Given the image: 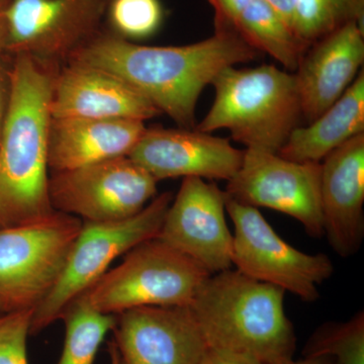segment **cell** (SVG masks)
Returning <instances> with one entry per match:
<instances>
[{
    "instance_id": "1",
    "label": "cell",
    "mask_w": 364,
    "mask_h": 364,
    "mask_svg": "<svg viewBox=\"0 0 364 364\" xmlns=\"http://www.w3.org/2000/svg\"><path fill=\"white\" fill-rule=\"evenodd\" d=\"M260 54L233 28H215L212 37L200 42L165 47L139 45L100 31L68 62L111 72L179 128L195 129L203 90L224 69L254 61Z\"/></svg>"
},
{
    "instance_id": "2",
    "label": "cell",
    "mask_w": 364,
    "mask_h": 364,
    "mask_svg": "<svg viewBox=\"0 0 364 364\" xmlns=\"http://www.w3.org/2000/svg\"><path fill=\"white\" fill-rule=\"evenodd\" d=\"M9 107L0 134V219L16 226L51 215L49 131L57 72L14 55Z\"/></svg>"
},
{
    "instance_id": "3",
    "label": "cell",
    "mask_w": 364,
    "mask_h": 364,
    "mask_svg": "<svg viewBox=\"0 0 364 364\" xmlns=\"http://www.w3.org/2000/svg\"><path fill=\"white\" fill-rule=\"evenodd\" d=\"M286 291L230 268L205 279L189 306L210 348L250 354L267 364L294 360L296 338Z\"/></svg>"
},
{
    "instance_id": "4",
    "label": "cell",
    "mask_w": 364,
    "mask_h": 364,
    "mask_svg": "<svg viewBox=\"0 0 364 364\" xmlns=\"http://www.w3.org/2000/svg\"><path fill=\"white\" fill-rule=\"evenodd\" d=\"M215 100L196 130H228L246 146L279 153L298 128L301 100L294 73L274 65L228 67L213 81Z\"/></svg>"
},
{
    "instance_id": "5",
    "label": "cell",
    "mask_w": 364,
    "mask_h": 364,
    "mask_svg": "<svg viewBox=\"0 0 364 364\" xmlns=\"http://www.w3.org/2000/svg\"><path fill=\"white\" fill-rule=\"evenodd\" d=\"M210 275L188 256L153 238L124 254L122 263L73 301L112 316L141 306H191Z\"/></svg>"
},
{
    "instance_id": "6",
    "label": "cell",
    "mask_w": 364,
    "mask_h": 364,
    "mask_svg": "<svg viewBox=\"0 0 364 364\" xmlns=\"http://www.w3.org/2000/svg\"><path fill=\"white\" fill-rule=\"evenodd\" d=\"M172 200L173 195L167 191L128 219L83 222L59 279L33 310L30 335L39 334L60 320L67 306L102 277L117 257L156 238Z\"/></svg>"
},
{
    "instance_id": "7",
    "label": "cell",
    "mask_w": 364,
    "mask_h": 364,
    "mask_svg": "<svg viewBox=\"0 0 364 364\" xmlns=\"http://www.w3.org/2000/svg\"><path fill=\"white\" fill-rule=\"evenodd\" d=\"M83 222L54 210L0 228V314L35 310L56 284Z\"/></svg>"
},
{
    "instance_id": "8",
    "label": "cell",
    "mask_w": 364,
    "mask_h": 364,
    "mask_svg": "<svg viewBox=\"0 0 364 364\" xmlns=\"http://www.w3.org/2000/svg\"><path fill=\"white\" fill-rule=\"evenodd\" d=\"M226 212L234 225L232 263L235 269L280 287L303 301H317L318 287L334 272L327 255L305 253L289 245L257 208L227 198Z\"/></svg>"
},
{
    "instance_id": "9",
    "label": "cell",
    "mask_w": 364,
    "mask_h": 364,
    "mask_svg": "<svg viewBox=\"0 0 364 364\" xmlns=\"http://www.w3.org/2000/svg\"><path fill=\"white\" fill-rule=\"evenodd\" d=\"M158 181L129 156L52 172L53 210L82 222L121 221L140 213L157 195Z\"/></svg>"
},
{
    "instance_id": "10",
    "label": "cell",
    "mask_w": 364,
    "mask_h": 364,
    "mask_svg": "<svg viewBox=\"0 0 364 364\" xmlns=\"http://www.w3.org/2000/svg\"><path fill=\"white\" fill-rule=\"evenodd\" d=\"M107 0H9L6 52L55 67L100 32Z\"/></svg>"
},
{
    "instance_id": "11",
    "label": "cell",
    "mask_w": 364,
    "mask_h": 364,
    "mask_svg": "<svg viewBox=\"0 0 364 364\" xmlns=\"http://www.w3.org/2000/svg\"><path fill=\"white\" fill-rule=\"evenodd\" d=\"M321 163L296 162L277 153L244 150L243 162L228 181V198L254 208H272L301 223L314 238L324 235Z\"/></svg>"
},
{
    "instance_id": "12",
    "label": "cell",
    "mask_w": 364,
    "mask_h": 364,
    "mask_svg": "<svg viewBox=\"0 0 364 364\" xmlns=\"http://www.w3.org/2000/svg\"><path fill=\"white\" fill-rule=\"evenodd\" d=\"M227 193L200 177H184L156 238L210 274L233 267V235L226 221Z\"/></svg>"
},
{
    "instance_id": "13",
    "label": "cell",
    "mask_w": 364,
    "mask_h": 364,
    "mask_svg": "<svg viewBox=\"0 0 364 364\" xmlns=\"http://www.w3.org/2000/svg\"><path fill=\"white\" fill-rule=\"evenodd\" d=\"M112 332L117 364H200L208 349L189 306L124 311Z\"/></svg>"
},
{
    "instance_id": "14",
    "label": "cell",
    "mask_w": 364,
    "mask_h": 364,
    "mask_svg": "<svg viewBox=\"0 0 364 364\" xmlns=\"http://www.w3.org/2000/svg\"><path fill=\"white\" fill-rule=\"evenodd\" d=\"M129 157L157 181L177 177L231 181L240 169L244 150L196 129L146 128Z\"/></svg>"
},
{
    "instance_id": "15",
    "label": "cell",
    "mask_w": 364,
    "mask_h": 364,
    "mask_svg": "<svg viewBox=\"0 0 364 364\" xmlns=\"http://www.w3.org/2000/svg\"><path fill=\"white\" fill-rule=\"evenodd\" d=\"M320 191L324 235L335 252L350 257L364 237V133L321 161Z\"/></svg>"
},
{
    "instance_id": "16",
    "label": "cell",
    "mask_w": 364,
    "mask_h": 364,
    "mask_svg": "<svg viewBox=\"0 0 364 364\" xmlns=\"http://www.w3.org/2000/svg\"><path fill=\"white\" fill-rule=\"evenodd\" d=\"M50 109L52 117L141 122L161 114L119 76L76 62L57 72Z\"/></svg>"
},
{
    "instance_id": "17",
    "label": "cell",
    "mask_w": 364,
    "mask_h": 364,
    "mask_svg": "<svg viewBox=\"0 0 364 364\" xmlns=\"http://www.w3.org/2000/svg\"><path fill=\"white\" fill-rule=\"evenodd\" d=\"M364 62L363 26L350 21L308 48L294 72L301 117L312 123L358 77Z\"/></svg>"
},
{
    "instance_id": "18",
    "label": "cell",
    "mask_w": 364,
    "mask_h": 364,
    "mask_svg": "<svg viewBox=\"0 0 364 364\" xmlns=\"http://www.w3.org/2000/svg\"><path fill=\"white\" fill-rule=\"evenodd\" d=\"M145 130L144 122L136 119L52 117L49 168L65 171L129 156Z\"/></svg>"
},
{
    "instance_id": "19",
    "label": "cell",
    "mask_w": 364,
    "mask_h": 364,
    "mask_svg": "<svg viewBox=\"0 0 364 364\" xmlns=\"http://www.w3.org/2000/svg\"><path fill=\"white\" fill-rule=\"evenodd\" d=\"M364 133V73L342 97L306 127L294 129L277 154L296 162L321 163L328 154Z\"/></svg>"
},
{
    "instance_id": "20",
    "label": "cell",
    "mask_w": 364,
    "mask_h": 364,
    "mask_svg": "<svg viewBox=\"0 0 364 364\" xmlns=\"http://www.w3.org/2000/svg\"><path fill=\"white\" fill-rule=\"evenodd\" d=\"M233 28L253 49L270 55L293 73L308 50L291 26L264 0H252Z\"/></svg>"
},
{
    "instance_id": "21",
    "label": "cell",
    "mask_w": 364,
    "mask_h": 364,
    "mask_svg": "<svg viewBox=\"0 0 364 364\" xmlns=\"http://www.w3.org/2000/svg\"><path fill=\"white\" fill-rule=\"evenodd\" d=\"M60 320L65 324V339L57 364H93L100 345L114 328L116 316L105 315L73 301Z\"/></svg>"
},
{
    "instance_id": "22",
    "label": "cell",
    "mask_w": 364,
    "mask_h": 364,
    "mask_svg": "<svg viewBox=\"0 0 364 364\" xmlns=\"http://www.w3.org/2000/svg\"><path fill=\"white\" fill-rule=\"evenodd\" d=\"M363 16L364 0H296L294 32L309 48L350 21L363 26Z\"/></svg>"
},
{
    "instance_id": "23",
    "label": "cell",
    "mask_w": 364,
    "mask_h": 364,
    "mask_svg": "<svg viewBox=\"0 0 364 364\" xmlns=\"http://www.w3.org/2000/svg\"><path fill=\"white\" fill-rule=\"evenodd\" d=\"M303 358L325 356L333 364H364V314L343 323H327L309 339Z\"/></svg>"
},
{
    "instance_id": "24",
    "label": "cell",
    "mask_w": 364,
    "mask_h": 364,
    "mask_svg": "<svg viewBox=\"0 0 364 364\" xmlns=\"http://www.w3.org/2000/svg\"><path fill=\"white\" fill-rule=\"evenodd\" d=\"M105 18L109 33L135 43L159 32L165 9L160 0H107Z\"/></svg>"
},
{
    "instance_id": "25",
    "label": "cell",
    "mask_w": 364,
    "mask_h": 364,
    "mask_svg": "<svg viewBox=\"0 0 364 364\" xmlns=\"http://www.w3.org/2000/svg\"><path fill=\"white\" fill-rule=\"evenodd\" d=\"M33 310L0 315V364H28V336Z\"/></svg>"
},
{
    "instance_id": "26",
    "label": "cell",
    "mask_w": 364,
    "mask_h": 364,
    "mask_svg": "<svg viewBox=\"0 0 364 364\" xmlns=\"http://www.w3.org/2000/svg\"><path fill=\"white\" fill-rule=\"evenodd\" d=\"M208 2L215 11V28H233L235 21L252 0H208Z\"/></svg>"
},
{
    "instance_id": "27",
    "label": "cell",
    "mask_w": 364,
    "mask_h": 364,
    "mask_svg": "<svg viewBox=\"0 0 364 364\" xmlns=\"http://www.w3.org/2000/svg\"><path fill=\"white\" fill-rule=\"evenodd\" d=\"M200 364H267L247 353L208 347Z\"/></svg>"
},
{
    "instance_id": "28",
    "label": "cell",
    "mask_w": 364,
    "mask_h": 364,
    "mask_svg": "<svg viewBox=\"0 0 364 364\" xmlns=\"http://www.w3.org/2000/svg\"><path fill=\"white\" fill-rule=\"evenodd\" d=\"M9 69L4 65L2 54L0 55V134H1L4 119H6L7 107H9V91H11Z\"/></svg>"
},
{
    "instance_id": "29",
    "label": "cell",
    "mask_w": 364,
    "mask_h": 364,
    "mask_svg": "<svg viewBox=\"0 0 364 364\" xmlns=\"http://www.w3.org/2000/svg\"><path fill=\"white\" fill-rule=\"evenodd\" d=\"M264 1L267 2L273 9H275L294 31V20L296 0H264Z\"/></svg>"
},
{
    "instance_id": "30",
    "label": "cell",
    "mask_w": 364,
    "mask_h": 364,
    "mask_svg": "<svg viewBox=\"0 0 364 364\" xmlns=\"http://www.w3.org/2000/svg\"><path fill=\"white\" fill-rule=\"evenodd\" d=\"M7 4L9 2L0 0V55L6 52V26L4 11H6Z\"/></svg>"
},
{
    "instance_id": "31",
    "label": "cell",
    "mask_w": 364,
    "mask_h": 364,
    "mask_svg": "<svg viewBox=\"0 0 364 364\" xmlns=\"http://www.w3.org/2000/svg\"><path fill=\"white\" fill-rule=\"evenodd\" d=\"M289 364H333L331 359L325 356L318 358H303L301 360L291 361Z\"/></svg>"
},
{
    "instance_id": "32",
    "label": "cell",
    "mask_w": 364,
    "mask_h": 364,
    "mask_svg": "<svg viewBox=\"0 0 364 364\" xmlns=\"http://www.w3.org/2000/svg\"><path fill=\"white\" fill-rule=\"evenodd\" d=\"M109 358H111V364H117V354L114 351V346L111 343L109 344Z\"/></svg>"
},
{
    "instance_id": "33",
    "label": "cell",
    "mask_w": 364,
    "mask_h": 364,
    "mask_svg": "<svg viewBox=\"0 0 364 364\" xmlns=\"http://www.w3.org/2000/svg\"><path fill=\"white\" fill-rule=\"evenodd\" d=\"M1 227H6V226H4V222H2V220L0 219V228H1Z\"/></svg>"
},
{
    "instance_id": "34",
    "label": "cell",
    "mask_w": 364,
    "mask_h": 364,
    "mask_svg": "<svg viewBox=\"0 0 364 364\" xmlns=\"http://www.w3.org/2000/svg\"><path fill=\"white\" fill-rule=\"evenodd\" d=\"M4 1L9 2V0H4Z\"/></svg>"
},
{
    "instance_id": "35",
    "label": "cell",
    "mask_w": 364,
    "mask_h": 364,
    "mask_svg": "<svg viewBox=\"0 0 364 364\" xmlns=\"http://www.w3.org/2000/svg\"><path fill=\"white\" fill-rule=\"evenodd\" d=\"M0 315H2V314H0Z\"/></svg>"
}]
</instances>
